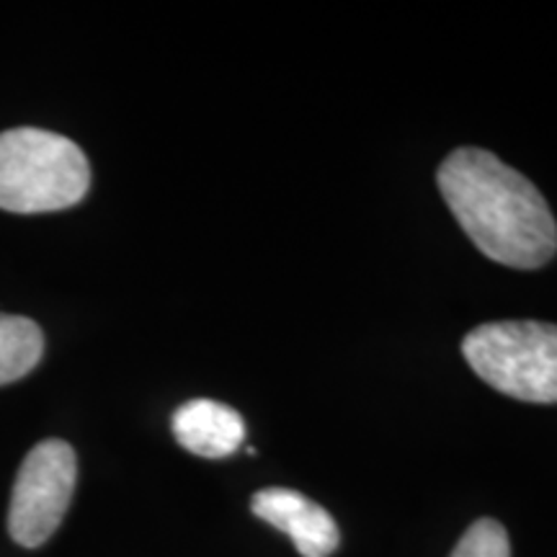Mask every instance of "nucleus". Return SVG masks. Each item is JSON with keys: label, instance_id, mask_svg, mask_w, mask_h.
<instances>
[{"label": "nucleus", "instance_id": "7ed1b4c3", "mask_svg": "<svg viewBox=\"0 0 557 557\" xmlns=\"http://www.w3.org/2000/svg\"><path fill=\"white\" fill-rule=\"evenodd\" d=\"M462 354L480 380L521 403H557V325L498 320L478 325Z\"/></svg>", "mask_w": 557, "mask_h": 557}, {"label": "nucleus", "instance_id": "39448f33", "mask_svg": "<svg viewBox=\"0 0 557 557\" xmlns=\"http://www.w3.org/2000/svg\"><path fill=\"white\" fill-rule=\"evenodd\" d=\"M250 511L295 542L302 557H331L338 547V524L323 506L289 487H263Z\"/></svg>", "mask_w": 557, "mask_h": 557}, {"label": "nucleus", "instance_id": "20e7f679", "mask_svg": "<svg viewBox=\"0 0 557 557\" xmlns=\"http://www.w3.org/2000/svg\"><path fill=\"white\" fill-rule=\"evenodd\" d=\"M78 459L70 444L47 438L21 462L11 496L9 532L21 547H41L58 532L73 500Z\"/></svg>", "mask_w": 557, "mask_h": 557}, {"label": "nucleus", "instance_id": "f03ea898", "mask_svg": "<svg viewBox=\"0 0 557 557\" xmlns=\"http://www.w3.org/2000/svg\"><path fill=\"white\" fill-rule=\"evenodd\" d=\"M90 165L73 139L21 127L0 135V209L60 212L88 194Z\"/></svg>", "mask_w": 557, "mask_h": 557}, {"label": "nucleus", "instance_id": "423d86ee", "mask_svg": "<svg viewBox=\"0 0 557 557\" xmlns=\"http://www.w3.org/2000/svg\"><path fill=\"white\" fill-rule=\"evenodd\" d=\"M173 436L191 455L222 459L246 442V423L238 410L218 400H191L173 413Z\"/></svg>", "mask_w": 557, "mask_h": 557}, {"label": "nucleus", "instance_id": "6e6552de", "mask_svg": "<svg viewBox=\"0 0 557 557\" xmlns=\"http://www.w3.org/2000/svg\"><path fill=\"white\" fill-rule=\"evenodd\" d=\"M451 557H511V542L504 524L496 519H480L462 534Z\"/></svg>", "mask_w": 557, "mask_h": 557}, {"label": "nucleus", "instance_id": "f257e3e1", "mask_svg": "<svg viewBox=\"0 0 557 557\" xmlns=\"http://www.w3.org/2000/svg\"><path fill=\"white\" fill-rule=\"evenodd\" d=\"M438 191L480 253L511 269H540L557 253V222L542 191L487 150L462 148L436 173Z\"/></svg>", "mask_w": 557, "mask_h": 557}, {"label": "nucleus", "instance_id": "0eeeda50", "mask_svg": "<svg viewBox=\"0 0 557 557\" xmlns=\"http://www.w3.org/2000/svg\"><path fill=\"white\" fill-rule=\"evenodd\" d=\"M45 354L39 325L21 315H0V385H11L32 372Z\"/></svg>", "mask_w": 557, "mask_h": 557}]
</instances>
